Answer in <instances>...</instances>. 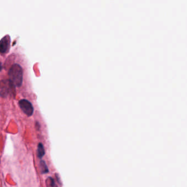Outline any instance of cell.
<instances>
[{
	"mask_svg": "<svg viewBox=\"0 0 187 187\" xmlns=\"http://www.w3.org/2000/svg\"><path fill=\"white\" fill-rule=\"evenodd\" d=\"M15 86L9 80H3L0 81V96L2 97H7L10 94H13Z\"/></svg>",
	"mask_w": 187,
	"mask_h": 187,
	"instance_id": "2",
	"label": "cell"
},
{
	"mask_svg": "<svg viewBox=\"0 0 187 187\" xmlns=\"http://www.w3.org/2000/svg\"><path fill=\"white\" fill-rule=\"evenodd\" d=\"M19 105L20 109L28 117H31L34 113V107L30 101L27 99H21L19 101Z\"/></svg>",
	"mask_w": 187,
	"mask_h": 187,
	"instance_id": "3",
	"label": "cell"
},
{
	"mask_svg": "<svg viewBox=\"0 0 187 187\" xmlns=\"http://www.w3.org/2000/svg\"><path fill=\"white\" fill-rule=\"evenodd\" d=\"M37 154V156L40 159L42 158L43 156L45 154V150L44 149V147H43V144H42L41 143H40L38 145Z\"/></svg>",
	"mask_w": 187,
	"mask_h": 187,
	"instance_id": "5",
	"label": "cell"
},
{
	"mask_svg": "<svg viewBox=\"0 0 187 187\" xmlns=\"http://www.w3.org/2000/svg\"><path fill=\"white\" fill-rule=\"evenodd\" d=\"M9 80L16 87H20L23 80V72L22 66L19 64H14L8 71Z\"/></svg>",
	"mask_w": 187,
	"mask_h": 187,
	"instance_id": "1",
	"label": "cell"
},
{
	"mask_svg": "<svg viewBox=\"0 0 187 187\" xmlns=\"http://www.w3.org/2000/svg\"><path fill=\"white\" fill-rule=\"evenodd\" d=\"M40 168H41V172L42 173H47L49 171L47 165L43 160H41L40 161Z\"/></svg>",
	"mask_w": 187,
	"mask_h": 187,
	"instance_id": "6",
	"label": "cell"
},
{
	"mask_svg": "<svg viewBox=\"0 0 187 187\" xmlns=\"http://www.w3.org/2000/svg\"><path fill=\"white\" fill-rule=\"evenodd\" d=\"M10 40L8 36L4 37L0 41V53H6L8 52L10 47Z\"/></svg>",
	"mask_w": 187,
	"mask_h": 187,
	"instance_id": "4",
	"label": "cell"
},
{
	"mask_svg": "<svg viewBox=\"0 0 187 187\" xmlns=\"http://www.w3.org/2000/svg\"><path fill=\"white\" fill-rule=\"evenodd\" d=\"M2 69V65H1V63H0V71Z\"/></svg>",
	"mask_w": 187,
	"mask_h": 187,
	"instance_id": "7",
	"label": "cell"
}]
</instances>
